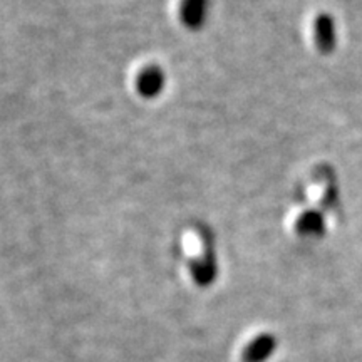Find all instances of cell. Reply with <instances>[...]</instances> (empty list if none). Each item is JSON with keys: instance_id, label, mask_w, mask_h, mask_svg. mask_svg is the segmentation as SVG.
I'll return each mask as SVG.
<instances>
[{"instance_id": "7a4b0ae2", "label": "cell", "mask_w": 362, "mask_h": 362, "mask_svg": "<svg viewBox=\"0 0 362 362\" xmlns=\"http://www.w3.org/2000/svg\"><path fill=\"white\" fill-rule=\"evenodd\" d=\"M314 40L320 54H330L337 45L336 22L329 13H319L314 21Z\"/></svg>"}, {"instance_id": "5b68a950", "label": "cell", "mask_w": 362, "mask_h": 362, "mask_svg": "<svg viewBox=\"0 0 362 362\" xmlns=\"http://www.w3.org/2000/svg\"><path fill=\"white\" fill-rule=\"evenodd\" d=\"M296 232L300 235V237H320V235H324L325 232L324 215L317 210L304 211L296 221Z\"/></svg>"}, {"instance_id": "3957f363", "label": "cell", "mask_w": 362, "mask_h": 362, "mask_svg": "<svg viewBox=\"0 0 362 362\" xmlns=\"http://www.w3.org/2000/svg\"><path fill=\"white\" fill-rule=\"evenodd\" d=\"M277 349V339L274 334L264 332L260 336L253 337L250 342L243 347L242 351V362H265L274 356Z\"/></svg>"}, {"instance_id": "277c9868", "label": "cell", "mask_w": 362, "mask_h": 362, "mask_svg": "<svg viewBox=\"0 0 362 362\" xmlns=\"http://www.w3.org/2000/svg\"><path fill=\"white\" fill-rule=\"evenodd\" d=\"M180 16L188 29H200L206 19L208 0H183Z\"/></svg>"}, {"instance_id": "6da1fadb", "label": "cell", "mask_w": 362, "mask_h": 362, "mask_svg": "<svg viewBox=\"0 0 362 362\" xmlns=\"http://www.w3.org/2000/svg\"><path fill=\"white\" fill-rule=\"evenodd\" d=\"M166 86V76L165 71L161 69L160 66H146L144 69L138 74V79H136V89H138L139 96L153 99L158 98L163 93Z\"/></svg>"}]
</instances>
